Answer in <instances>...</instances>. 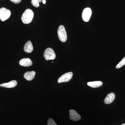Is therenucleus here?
<instances>
[{"mask_svg": "<svg viewBox=\"0 0 125 125\" xmlns=\"http://www.w3.org/2000/svg\"><path fill=\"white\" fill-rule=\"evenodd\" d=\"M34 16V13L32 10L27 9L21 16V20L25 24H28L32 22Z\"/></svg>", "mask_w": 125, "mask_h": 125, "instance_id": "f257e3e1", "label": "nucleus"}, {"mask_svg": "<svg viewBox=\"0 0 125 125\" xmlns=\"http://www.w3.org/2000/svg\"><path fill=\"white\" fill-rule=\"evenodd\" d=\"M58 38L61 42H65L67 40V34L65 29L63 25H61L57 30Z\"/></svg>", "mask_w": 125, "mask_h": 125, "instance_id": "f03ea898", "label": "nucleus"}, {"mask_svg": "<svg viewBox=\"0 0 125 125\" xmlns=\"http://www.w3.org/2000/svg\"><path fill=\"white\" fill-rule=\"evenodd\" d=\"M43 57L47 61L54 60L56 58V55L53 49L51 48H48L44 51Z\"/></svg>", "mask_w": 125, "mask_h": 125, "instance_id": "7ed1b4c3", "label": "nucleus"}, {"mask_svg": "<svg viewBox=\"0 0 125 125\" xmlns=\"http://www.w3.org/2000/svg\"><path fill=\"white\" fill-rule=\"evenodd\" d=\"M10 10L2 7L0 9V19L2 21H4L9 19L11 15Z\"/></svg>", "mask_w": 125, "mask_h": 125, "instance_id": "20e7f679", "label": "nucleus"}, {"mask_svg": "<svg viewBox=\"0 0 125 125\" xmlns=\"http://www.w3.org/2000/svg\"><path fill=\"white\" fill-rule=\"evenodd\" d=\"M73 76V73L72 72H69L62 75L61 77L58 78L57 82L58 83H66L69 82Z\"/></svg>", "mask_w": 125, "mask_h": 125, "instance_id": "39448f33", "label": "nucleus"}, {"mask_svg": "<svg viewBox=\"0 0 125 125\" xmlns=\"http://www.w3.org/2000/svg\"><path fill=\"white\" fill-rule=\"evenodd\" d=\"M92 10L89 7L85 8L83 10L82 13V19L85 22L89 21L92 14Z\"/></svg>", "mask_w": 125, "mask_h": 125, "instance_id": "423d86ee", "label": "nucleus"}, {"mask_svg": "<svg viewBox=\"0 0 125 125\" xmlns=\"http://www.w3.org/2000/svg\"><path fill=\"white\" fill-rule=\"evenodd\" d=\"M70 118L73 121H78L80 120L81 116L78 113L73 109H71L69 111Z\"/></svg>", "mask_w": 125, "mask_h": 125, "instance_id": "0eeeda50", "label": "nucleus"}, {"mask_svg": "<svg viewBox=\"0 0 125 125\" xmlns=\"http://www.w3.org/2000/svg\"><path fill=\"white\" fill-rule=\"evenodd\" d=\"M19 64L24 67H29L32 65V62L29 58H24L20 61Z\"/></svg>", "mask_w": 125, "mask_h": 125, "instance_id": "6e6552de", "label": "nucleus"}, {"mask_svg": "<svg viewBox=\"0 0 125 125\" xmlns=\"http://www.w3.org/2000/svg\"><path fill=\"white\" fill-rule=\"evenodd\" d=\"M115 97V95L114 93H111L108 94L104 99V103L106 104L112 103L114 101Z\"/></svg>", "mask_w": 125, "mask_h": 125, "instance_id": "1a4fd4ad", "label": "nucleus"}, {"mask_svg": "<svg viewBox=\"0 0 125 125\" xmlns=\"http://www.w3.org/2000/svg\"><path fill=\"white\" fill-rule=\"evenodd\" d=\"M33 48L32 42L28 41L25 44L24 47V51L25 52L28 53H31L33 51Z\"/></svg>", "mask_w": 125, "mask_h": 125, "instance_id": "9d476101", "label": "nucleus"}, {"mask_svg": "<svg viewBox=\"0 0 125 125\" xmlns=\"http://www.w3.org/2000/svg\"><path fill=\"white\" fill-rule=\"evenodd\" d=\"M17 84L18 83L16 80H12L9 83H4L0 84V87L10 88L15 87L17 85Z\"/></svg>", "mask_w": 125, "mask_h": 125, "instance_id": "9b49d317", "label": "nucleus"}, {"mask_svg": "<svg viewBox=\"0 0 125 125\" xmlns=\"http://www.w3.org/2000/svg\"><path fill=\"white\" fill-rule=\"evenodd\" d=\"M36 73L34 71L27 72L24 75V77L26 80L30 81L32 80L34 78Z\"/></svg>", "mask_w": 125, "mask_h": 125, "instance_id": "f8f14e48", "label": "nucleus"}, {"mask_svg": "<svg viewBox=\"0 0 125 125\" xmlns=\"http://www.w3.org/2000/svg\"><path fill=\"white\" fill-rule=\"evenodd\" d=\"M102 84L103 83L101 81H93L88 82L87 83V85L93 88H98L102 86Z\"/></svg>", "mask_w": 125, "mask_h": 125, "instance_id": "ddd939ff", "label": "nucleus"}, {"mask_svg": "<svg viewBox=\"0 0 125 125\" xmlns=\"http://www.w3.org/2000/svg\"><path fill=\"white\" fill-rule=\"evenodd\" d=\"M42 0H32L31 4L33 6L36 7H38L39 6V2H42Z\"/></svg>", "mask_w": 125, "mask_h": 125, "instance_id": "4468645a", "label": "nucleus"}, {"mask_svg": "<svg viewBox=\"0 0 125 125\" xmlns=\"http://www.w3.org/2000/svg\"><path fill=\"white\" fill-rule=\"evenodd\" d=\"M125 65V57L116 66V68L117 69H119Z\"/></svg>", "mask_w": 125, "mask_h": 125, "instance_id": "2eb2a0df", "label": "nucleus"}, {"mask_svg": "<svg viewBox=\"0 0 125 125\" xmlns=\"http://www.w3.org/2000/svg\"><path fill=\"white\" fill-rule=\"evenodd\" d=\"M48 125H57L56 123L53 120V119L52 118H50L48 119L47 122Z\"/></svg>", "mask_w": 125, "mask_h": 125, "instance_id": "dca6fc26", "label": "nucleus"}, {"mask_svg": "<svg viewBox=\"0 0 125 125\" xmlns=\"http://www.w3.org/2000/svg\"><path fill=\"white\" fill-rule=\"evenodd\" d=\"M10 1L14 4H19L21 2V0H10Z\"/></svg>", "mask_w": 125, "mask_h": 125, "instance_id": "f3484780", "label": "nucleus"}, {"mask_svg": "<svg viewBox=\"0 0 125 125\" xmlns=\"http://www.w3.org/2000/svg\"><path fill=\"white\" fill-rule=\"evenodd\" d=\"M42 1L43 3V4H46V1L45 0H43Z\"/></svg>", "mask_w": 125, "mask_h": 125, "instance_id": "a211bd4d", "label": "nucleus"}, {"mask_svg": "<svg viewBox=\"0 0 125 125\" xmlns=\"http://www.w3.org/2000/svg\"><path fill=\"white\" fill-rule=\"evenodd\" d=\"M125 125V123H124V124H122V125Z\"/></svg>", "mask_w": 125, "mask_h": 125, "instance_id": "6ab92c4d", "label": "nucleus"}]
</instances>
